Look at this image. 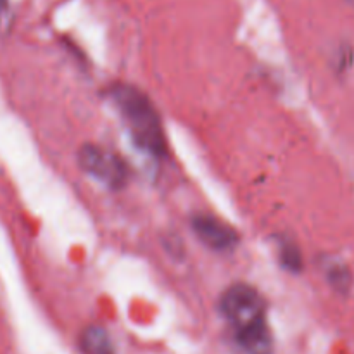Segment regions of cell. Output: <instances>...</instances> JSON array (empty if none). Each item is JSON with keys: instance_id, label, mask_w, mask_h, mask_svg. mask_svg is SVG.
Listing matches in <instances>:
<instances>
[{"instance_id": "7a4b0ae2", "label": "cell", "mask_w": 354, "mask_h": 354, "mask_svg": "<svg viewBox=\"0 0 354 354\" xmlns=\"http://www.w3.org/2000/svg\"><path fill=\"white\" fill-rule=\"evenodd\" d=\"M107 95L123 116L135 144L154 158H162L166 154V137L161 116L151 99L128 83H114Z\"/></svg>"}, {"instance_id": "ba28073f", "label": "cell", "mask_w": 354, "mask_h": 354, "mask_svg": "<svg viewBox=\"0 0 354 354\" xmlns=\"http://www.w3.org/2000/svg\"><path fill=\"white\" fill-rule=\"evenodd\" d=\"M3 7H6V0H0V12L3 10Z\"/></svg>"}, {"instance_id": "52a82bcc", "label": "cell", "mask_w": 354, "mask_h": 354, "mask_svg": "<svg viewBox=\"0 0 354 354\" xmlns=\"http://www.w3.org/2000/svg\"><path fill=\"white\" fill-rule=\"evenodd\" d=\"M280 261L290 272H299L303 268V256H301V251L290 241L280 242Z\"/></svg>"}, {"instance_id": "8992f818", "label": "cell", "mask_w": 354, "mask_h": 354, "mask_svg": "<svg viewBox=\"0 0 354 354\" xmlns=\"http://www.w3.org/2000/svg\"><path fill=\"white\" fill-rule=\"evenodd\" d=\"M325 272H327V279L334 289L346 292V290L351 287V272H349L348 266L342 265V263L332 261L330 265L325 268Z\"/></svg>"}, {"instance_id": "6da1fadb", "label": "cell", "mask_w": 354, "mask_h": 354, "mask_svg": "<svg viewBox=\"0 0 354 354\" xmlns=\"http://www.w3.org/2000/svg\"><path fill=\"white\" fill-rule=\"evenodd\" d=\"M220 313L244 354H272L273 339L266 322V303L248 283L228 287L220 299Z\"/></svg>"}, {"instance_id": "5b68a950", "label": "cell", "mask_w": 354, "mask_h": 354, "mask_svg": "<svg viewBox=\"0 0 354 354\" xmlns=\"http://www.w3.org/2000/svg\"><path fill=\"white\" fill-rule=\"evenodd\" d=\"M80 349L83 354H116L111 335L99 325H90L82 332Z\"/></svg>"}, {"instance_id": "3957f363", "label": "cell", "mask_w": 354, "mask_h": 354, "mask_svg": "<svg viewBox=\"0 0 354 354\" xmlns=\"http://www.w3.org/2000/svg\"><path fill=\"white\" fill-rule=\"evenodd\" d=\"M78 162L83 171L114 190L124 187L130 176L127 162L118 154L99 145H83L78 152Z\"/></svg>"}, {"instance_id": "277c9868", "label": "cell", "mask_w": 354, "mask_h": 354, "mask_svg": "<svg viewBox=\"0 0 354 354\" xmlns=\"http://www.w3.org/2000/svg\"><path fill=\"white\" fill-rule=\"evenodd\" d=\"M190 223L199 241L214 251H230L237 245V232L211 214H196Z\"/></svg>"}]
</instances>
